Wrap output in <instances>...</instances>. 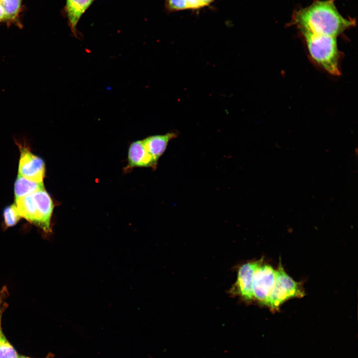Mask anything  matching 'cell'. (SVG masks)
<instances>
[{"label":"cell","instance_id":"cell-1","mask_svg":"<svg viewBox=\"0 0 358 358\" xmlns=\"http://www.w3.org/2000/svg\"><path fill=\"white\" fill-rule=\"evenodd\" d=\"M292 21L301 32L335 37L355 24V20L346 18L340 14L334 0H315L295 11Z\"/></svg>","mask_w":358,"mask_h":358},{"label":"cell","instance_id":"cell-2","mask_svg":"<svg viewBox=\"0 0 358 358\" xmlns=\"http://www.w3.org/2000/svg\"><path fill=\"white\" fill-rule=\"evenodd\" d=\"M312 58L329 74H340L336 37L308 32H301Z\"/></svg>","mask_w":358,"mask_h":358},{"label":"cell","instance_id":"cell-3","mask_svg":"<svg viewBox=\"0 0 358 358\" xmlns=\"http://www.w3.org/2000/svg\"><path fill=\"white\" fill-rule=\"evenodd\" d=\"M275 270L274 287L266 305L274 312L278 311L286 301L305 295L302 283L296 281L285 272L280 261Z\"/></svg>","mask_w":358,"mask_h":358},{"label":"cell","instance_id":"cell-4","mask_svg":"<svg viewBox=\"0 0 358 358\" xmlns=\"http://www.w3.org/2000/svg\"><path fill=\"white\" fill-rule=\"evenodd\" d=\"M276 270L263 262L257 268L253 281L254 301L266 306L274 287Z\"/></svg>","mask_w":358,"mask_h":358},{"label":"cell","instance_id":"cell-5","mask_svg":"<svg viewBox=\"0 0 358 358\" xmlns=\"http://www.w3.org/2000/svg\"><path fill=\"white\" fill-rule=\"evenodd\" d=\"M264 261H258L245 263L240 266L237 271V279L231 289V293L247 302L254 301L253 281L257 268Z\"/></svg>","mask_w":358,"mask_h":358},{"label":"cell","instance_id":"cell-6","mask_svg":"<svg viewBox=\"0 0 358 358\" xmlns=\"http://www.w3.org/2000/svg\"><path fill=\"white\" fill-rule=\"evenodd\" d=\"M19 147L20 154L18 175L35 182H43L45 173L44 161L32 153L27 147L20 145Z\"/></svg>","mask_w":358,"mask_h":358},{"label":"cell","instance_id":"cell-7","mask_svg":"<svg viewBox=\"0 0 358 358\" xmlns=\"http://www.w3.org/2000/svg\"><path fill=\"white\" fill-rule=\"evenodd\" d=\"M127 163L124 170L126 173L135 168H152L155 169L157 165V163L145 149L142 140L134 141L129 145Z\"/></svg>","mask_w":358,"mask_h":358},{"label":"cell","instance_id":"cell-8","mask_svg":"<svg viewBox=\"0 0 358 358\" xmlns=\"http://www.w3.org/2000/svg\"><path fill=\"white\" fill-rule=\"evenodd\" d=\"M32 195L39 210L41 219L40 228L46 233H51V220L54 207L53 200L45 188L33 193Z\"/></svg>","mask_w":358,"mask_h":358},{"label":"cell","instance_id":"cell-9","mask_svg":"<svg viewBox=\"0 0 358 358\" xmlns=\"http://www.w3.org/2000/svg\"><path fill=\"white\" fill-rule=\"evenodd\" d=\"M93 0H66L65 6L68 25L73 36L79 38L77 26L84 13L91 5Z\"/></svg>","mask_w":358,"mask_h":358},{"label":"cell","instance_id":"cell-10","mask_svg":"<svg viewBox=\"0 0 358 358\" xmlns=\"http://www.w3.org/2000/svg\"><path fill=\"white\" fill-rule=\"evenodd\" d=\"M175 132L148 136L142 140L145 149L158 163L159 158L165 152L169 142L177 136Z\"/></svg>","mask_w":358,"mask_h":358},{"label":"cell","instance_id":"cell-11","mask_svg":"<svg viewBox=\"0 0 358 358\" xmlns=\"http://www.w3.org/2000/svg\"><path fill=\"white\" fill-rule=\"evenodd\" d=\"M15 204L21 218L40 227L39 210L32 194L15 199Z\"/></svg>","mask_w":358,"mask_h":358},{"label":"cell","instance_id":"cell-12","mask_svg":"<svg viewBox=\"0 0 358 358\" xmlns=\"http://www.w3.org/2000/svg\"><path fill=\"white\" fill-rule=\"evenodd\" d=\"M44 188L43 182H37L18 175L14 185L15 198L17 199Z\"/></svg>","mask_w":358,"mask_h":358},{"label":"cell","instance_id":"cell-13","mask_svg":"<svg viewBox=\"0 0 358 358\" xmlns=\"http://www.w3.org/2000/svg\"><path fill=\"white\" fill-rule=\"evenodd\" d=\"M22 0H0V23L16 20Z\"/></svg>","mask_w":358,"mask_h":358},{"label":"cell","instance_id":"cell-14","mask_svg":"<svg viewBox=\"0 0 358 358\" xmlns=\"http://www.w3.org/2000/svg\"><path fill=\"white\" fill-rule=\"evenodd\" d=\"M3 216L4 226L6 227L14 226L21 218L15 203L4 209Z\"/></svg>","mask_w":358,"mask_h":358},{"label":"cell","instance_id":"cell-15","mask_svg":"<svg viewBox=\"0 0 358 358\" xmlns=\"http://www.w3.org/2000/svg\"><path fill=\"white\" fill-rule=\"evenodd\" d=\"M17 352L3 333L0 337V358H18Z\"/></svg>","mask_w":358,"mask_h":358},{"label":"cell","instance_id":"cell-16","mask_svg":"<svg viewBox=\"0 0 358 358\" xmlns=\"http://www.w3.org/2000/svg\"><path fill=\"white\" fill-rule=\"evenodd\" d=\"M166 6L168 10L172 11L188 9L186 0H166Z\"/></svg>","mask_w":358,"mask_h":358},{"label":"cell","instance_id":"cell-17","mask_svg":"<svg viewBox=\"0 0 358 358\" xmlns=\"http://www.w3.org/2000/svg\"><path fill=\"white\" fill-rule=\"evenodd\" d=\"M8 296V290L5 286H4L0 290V337L2 333L1 328V319L2 314L7 307L6 299Z\"/></svg>","mask_w":358,"mask_h":358},{"label":"cell","instance_id":"cell-18","mask_svg":"<svg viewBox=\"0 0 358 358\" xmlns=\"http://www.w3.org/2000/svg\"><path fill=\"white\" fill-rule=\"evenodd\" d=\"M188 9H198L202 7L199 0H186Z\"/></svg>","mask_w":358,"mask_h":358},{"label":"cell","instance_id":"cell-19","mask_svg":"<svg viewBox=\"0 0 358 358\" xmlns=\"http://www.w3.org/2000/svg\"><path fill=\"white\" fill-rule=\"evenodd\" d=\"M213 0H199L202 7L209 5Z\"/></svg>","mask_w":358,"mask_h":358},{"label":"cell","instance_id":"cell-20","mask_svg":"<svg viewBox=\"0 0 358 358\" xmlns=\"http://www.w3.org/2000/svg\"><path fill=\"white\" fill-rule=\"evenodd\" d=\"M18 358H30L25 357V356H20V357H18ZM45 358H51V357H50L48 356L47 357H46Z\"/></svg>","mask_w":358,"mask_h":358}]
</instances>
